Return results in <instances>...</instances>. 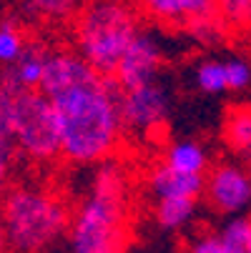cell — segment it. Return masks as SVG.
<instances>
[{
  "instance_id": "ba28073f",
  "label": "cell",
  "mask_w": 251,
  "mask_h": 253,
  "mask_svg": "<svg viewBox=\"0 0 251 253\" xmlns=\"http://www.w3.org/2000/svg\"><path fill=\"white\" fill-rule=\"evenodd\" d=\"M161 63H163V50L158 38L141 30L136 41L131 43V48L126 50V55L121 58L113 81L118 83V88H133V85L158 81Z\"/></svg>"
},
{
  "instance_id": "2e32d148",
  "label": "cell",
  "mask_w": 251,
  "mask_h": 253,
  "mask_svg": "<svg viewBox=\"0 0 251 253\" xmlns=\"http://www.w3.org/2000/svg\"><path fill=\"white\" fill-rule=\"evenodd\" d=\"M194 81L196 88L206 95H219L229 90V76H226V60H216V58H208L201 60L194 70Z\"/></svg>"
},
{
  "instance_id": "603a6c76",
  "label": "cell",
  "mask_w": 251,
  "mask_h": 253,
  "mask_svg": "<svg viewBox=\"0 0 251 253\" xmlns=\"http://www.w3.org/2000/svg\"><path fill=\"white\" fill-rule=\"evenodd\" d=\"M0 253H8V238H5V226H3V215H0Z\"/></svg>"
},
{
  "instance_id": "d6986e66",
  "label": "cell",
  "mask_w": 251,
  "mask_h": 253,
  "mask_svg": "<svg viewBox=\"0 0 251 253\" xmlns=\"http://www.w3.org/2000/svg\"><path fill=\"white\" fill-rule=\"evenodd\" d=\"M28 48V41H25V35L23 30L18 28V23L13 20H3L0 23V65H13L23 50Z\"/></svg>"
},
{
  "instance_id": "7402d4cb",
  "label": "cell",
  "mask_w": 251,
  "mask_h": 253,
  "mask_svg": "<svg viewBox=\"0 0 251 253\" xmlns=\"http://www.w3.org/2000/svg\"><path fill=\"white\" fill-rule=\"evenodd\" d=\"M226 76H229V90H246L251 85V65L246 58L234 55L226 60Z\"/></svg>"
},
{
  "instance_id": "cb8c5ba5",
  "label": "cell",
  "mask_w": 251,
  "mask_h": 253,
  "mask_svg": "<svg viewBox=\"0 0 251 253\" xmlns=\"http://www.w3.org/2000/svg\"><path fill=\"white\" fill-rule=\"evenodd\" d=\"M246 170H249V175H251V156H249V161H246Z\"/></svg>"
},
{
  "instance_id": "277c9868",
  "label": "cell",
  "mask_w": 251,
  "mask_h": 253,
  "mask_svg": "<svg viewBox=\"0 0 251 253\" xmlns=\"http://www.w3.org/2000/svg\"><path fill=\"white\" fill-rule=\"evenodd\" d=\"M0 118L18 158L38 168L63 161L58 113L43 90H20L0 83Z\"/></svg>"
},
{
  "instance_id": "e0dca14e",
  "label": "cell",
  "mask_w": 251,
  "mask_h": 253,
  "mask_svg": "<svg viewBox=\"0 0 251 253\" xmlns=\"http://www.w3.org/2000/svg\"><path fill=\"white\" fill-rule=\"evenodd\" d=\"M221 253H251V218L234 215L219 228Z\"/></svg>"
},
{
  "instance_id": "44dd1931",
  "label": "cell",
  "mask_w": 251,
  "mask_h": 253,
  "mask_svg": "<svg viewBox=\"0 0 251 253\" xmlns=\"http://www.w3.org/2000/svg\"><path fill=\"white\" fill-rule=\"evenodd\" d=\"M184 253H221L219 231H196L186 238Z\"/></svg>"
},
{
  "instance_id": "ac0fdd59",
  "label": "cell",
  "mask_w": 251,
  "mask_h": 253,
  "mask_svg": "<svg viewBox=\"0 0 251 253\" xmlns=\"http://www.w3.org/2000/svg\"><path fill=\"white\" fill-rule=\"evenodd\" d=\"M216 18L229 33H246L251 28V0H216Z\"/></svg>"
},
{
  "instance_id": "5b68a950",
  "label": "cell",
  "mask_w": 251,
  "mask_h": 253,
  "mask_svg": "<svg viewBox=\"0 0 251 253\" xmlns=\"http://www.w3.org/2000/svg\"><path fill=\"white\" fill-rule=\"evenodd\" d=\"M138 33V15L128 0H88L76 18V50L100 76L113 78Z\"/></svg>"
},
{
  "instance_id": "8fae6325",
  "label": "cell",
  "mask_w": 251,
  "mask_h": 253,
  "mask_svg": "<svg viewBox=\"0 0 251 253\" xmlns=\"http://www.w3.org/2000/svg\"><path fill=\"white\" fill-rule=\"evenodd\" d=\"M48 53L50 50L28 43V48L23 50V55L13 65L5 68V73L0 76V83H5L10 88H20V90H41L43 78H46Z\"/></svg>"
},
{
  "instance_id": "52a82bcc",
  "label": "cell",
  "mask_w": 251,
  "mask_h": 253,
  "mask_svg": "<svg viewBox=\"0 0 251 253\" xmlns=\"http://www.w3.org/2000/svg\"><path fill=\"white\" fill-rule=\"evenodd\" d=\"M206 203L221 215H239L251 206V175L246 166L234 161H219L206 173L203 183Z\"/></svg>"
},
{
  "instance_id": "9a60e30c",
  "label": "cell",
  "mask_w": 251,
  "mask_h": 253,
  "mask_svg": "<svg viewBox=\"0 0 251 253\" xmlns=\"http://www.w3.org/2000/svg\"><path fill=\"white\" fill-rule=\"evenodd\" d=\"M83 5H86V0H25V10L30 15L50 20V23L76 20Z\"/></svg>"
},
{
  "instance_id": "30bf717a",
  "label": "cell",
  "mask_w": 251,
  "mask_h": 253,
  "mask_svg": "<svg viewBox=\"0 0 251 253\" xmlns=\"http://www.w3.org/2000/svg\"><path fill=\"white\" fill-rule=\"evenodd\" d=\"M206 175H189L168 168L166 163H156L146 175V188L153 201L161 198H201Z\"/></svg>"
},
{
  "instance_id": "9c48e42d",
  "label": "cell",
  "mask_w": 251,
  "mask_h": 253,
  "mask_svg": "<svg viewBox=\"0 0 251 253\" xmlns=\"http://www.w3.org/2000/svg\"><path fill=\"white\" fill-rule=\"evenodd\" d=\"M143 15L168 28L196 30L216 18V0H136Z\"/></svg>"
},
{
  "instance_id": "4fadbf2b",
  "label": "cell",
  "mask_w": 251,
  "mask_h": 253,
  "mask_svg": "<svg viewBox=\"0 0 251 253\" xmlns=\"http://www.w3.org/2000/svg\"><path fill=\"white\" fill-rule=\"evenodd\" d=\"M221 138L231 153L251 156V105L249 103H239L229 108L221 128Z\"/></svg>"
},
{
  "instance_id": "ffe728a7",
  "label": "cell",
  "mask_w": 251,
  "mask_h": 253,
  "mask_svg": "<svg viewBox=\"0 0 251 253\" xmlns=\"http://www.w3.org/2000/svg\"><path fill=\"white\" fill-rule=\"evenodd\" d=\"M15 163H18V153H15V146L3 126V118H0V191H5L13 180V173H15Z\"/></svg>"
},
{
  "instance_id": "7a4b0ae2",
  "label": "cell",
  "mask_w": 251,
  "mask_h": 253,
  "mask_svg": "<svg viewBox=\"0 0 251 253\" xmlns=\"http://www.w3.org/2000/svg\"><path fill=\"white\" fill-rule=\"evenodd\" d=\"M131 233V178L116 158L93 166L73 208L65 246L70 253H126Z\"/></svg>"
},
{
  "instance_id": "8992f818",
  "label": "cell",
  "mask_w": 251,
  "mask_h": 253,
  "mask_svg": "<svg viewBox=\"0 0 251 253\" xmlns=\"http://www.w3.org/2000/svg\"><path fill=\"white\" fill-rule=\"evenodd\" d=\"M118 105L126 135L151 138L168 118L171 95L161 81H151L133 88H118Z\"/></svg>"
},
{
  "instance_id": "6da1fadb",
  "label": "cell",
  "mask_w": 251,
  "mask_h": 253,
  "mask_svg": "<svg viewBox=\"0 0 251 253\" xmlns=\"http://www.w3.org/2000/svg\"><path fill=\"white\" fill-rule=\"evenodd\" d=\"M60 123V156L70 166H98L111 161L126 138L118 83L100 73L88 76L53 95Z\"/></svg>"
},
{
  "instance_id": "5bb4252c",
  "label": "cell",
  "mask_w": 251,
  "mask_h": 253,
  "mask_svg": "<svg viewBox=\"0 0 251 253\" xmlns=\"http://www.w3.org/2000/svg\"><path fill=\"white\" fill-rule=\"evenodd\" d=\"M199 198H161L153 206V218L166 231H178L194 221Z\"/></svg>"
},
{
  "instance_id": "7c38bea8",
  "label": "cell",
  "mask_w": 251,
  "mask_h": 253,
  "mask_svg": "<svg viewBox=\"0 0 251 253\" xmlns=\"http://www.w3.org/2000/svg\"><path fill=\"white\" fill-rule=\"evenodd\" d=\"M161 163L178 173L189 175H206L211 163H208V151L201 146L199 140H173L163 148Z\"/></svg>"
},
{
  "instance_id": "3957f363",
  "label": "cell",
  "mask_w": 251,
  "mask_h": 253,
  "mask_svg": "<svg viewBox=\"0 0 251 253\" xmlns=\"http://www.w3.org/2000/svg\"><path fill=\"white\" fill-rule=\"evenodd\" d=\"M8 253H50L68 238L73 208L60 191L46 183H10L0 196Z\"/></svg>"
}]
</instances>
